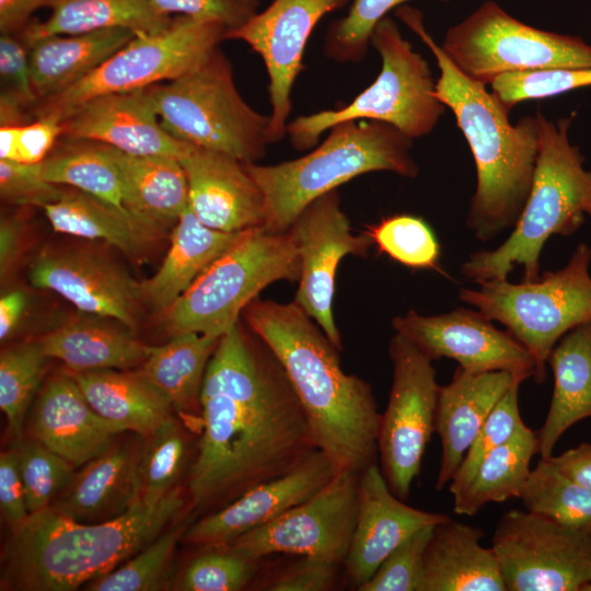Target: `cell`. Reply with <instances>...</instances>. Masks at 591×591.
<instances>
[{"label": "cell", "mask_w": 591, "mask_h": 591, "mask_svg": "<svg viewBox=\"0 0 591 591\" xmlns=\"http://www.w3.org/2000/svg\"><path fill=\"white\" fill-rule=\"evenodd\" d=\"M198 424L187 474L197 513L216 511L288 473L316 449L281 363L241 320L220 337L208 363Z\"/></svg>", "instance_id": "cell-1"}, {"label": "cell", "mask_w": 591, "mask_h": 591, "mask_svg": "<svg viewBox=\"0 0 591 591\" xmlns=\"http://www.w3.org/2000/svg\"><path fill=\"white\" fill-rule=\"evenodd\" d=\"M245 324L281 363L303 407L314 442L336 473L378 463L381 413L372 386L344 372L339 349L296 302L254 299Z\"/></svg>", "instance_id": "cell-2"}, {"label": "cell", "mask_w": 591, "mask_h": 591, "mask_svg": "<svg viewBox=\"0 0 591 591\" xmlns=\"http://www.w3.org/2000/svg\"><path fill=\"white\" fill-rule=\"evenodd\" d=\"M395 15L430 49L438 68L436 97L455 116L477 175L466 225L482 241L513 228L531 190L538 154V116L515 125L487 85L460 71L424 25L422 13L401 5Z\"/></svg>", "instance_id": "cell-3"}, {"label": "cell", "mask_w": 591, "mask_h": 591, "mask_svg": "<svg viewBox=\"0 0 591 591\" xmlns=\"http://www.w3.org/2000/svg\"><path fill=\"white\" fill-rule=\"evenodd\" d=\"M182 487L155 505L139 501L99 523L69 519L50 507L31 513L1 553V590L73 591L111 572L185 512Z\"/></svg>", "instance_id": "cell-4"}, {"label": "cell", "mask_w": 591, "mask_h": 591, "mask_svg": "<svg viewBox=\"0 0 591 591\" xmlns=\"http://www.w3.org/2000/svg\"><path fill=\"white\" fill-rule=\"evenodd\" d=\"M538 116V154L526 202L509 237L497 248L470 256L461 271L475 283L508 278L515 265L522 280H536L540 255L555 235L573 234L591 218V172L579 147L570 142L575 113L556 121Z\"/></svg>", "instance_id": "cell-5"}, {"label": "cell", "mask_w": 591, "mask_h": 591, "mask_svg": "<svg viewBox=\"0 0 591 591\" xmlns=\"http://www.w3.org/2000/svg\"><path fill=\"white\" fill-rule=\"evenodd\" d=\"M324 141L294 160L262 165L244 162L263 192L267 230L286 232L313 200L371 172L387 171L415 178L413 139L379 120H347L327 130Z\"/></svg>", "instance_id": "cell-6"}, {"label": "cell", "mask_w": 591, "mask_h": 591, "mask_svg": "<svg viewBox=\"0 0 591 591\" xmlns=\"http://www.w3.org/2000/svg\"><path fill=\"white\" fill-rule=\"evenodd\" d=\"M300 275V256L288 231L246 230L161 312L162 324L172 336L221 337L263 289L280 280L299 281Z\"/></svg>", "instance_id": "cell-7"}, {"label": "cell", "mask_w": 591, "mask_h": 591, "mask_svg": "<svg viewBox=\"0 0 591 591\" xmlns=\"http://www.w3.org/2000/svg\"><path fill=\"white\" fill-rule=\"evenodd\" d=\"M148 88L163 128L177 140L242 162L260 160L271 144L269 115L241 96L219 47L182 77Z\"/></svg>", "instance_id": "cell-8"}, {"label": "cell", "mask_w": 591, "mask_h": 591, "mask_svg": "<svg viewBox=\"0 0 591 591\" xmlns=\"http://www.w3.org/2000/svg\"><path fill=\"white\" fill-rule=\"evenodd\" d=\"M370 44L382 61L376 79L345 106L289 121L286 135L296 150L314 148L325 131L347 120L383 121L413 140L436 128L445 106L434 95L436 82L428 62L389 16L376 24Z\"/></svg>", "instance_id": "cell-9"}, {"label": "cell", "mask_w": 591, "mask_h": 591, "mask_svg": "<svg viewBox=\"0 0 591 591\" xmlns=\"http://www.w3.org/2000/svg\"><path fill=\"white\" fill-rule=\"evenodd\" d=\"M590 263L591 248L580 243L565 267L544 271L536 280L493 279L477 283V289H461L459 298L507 327L534 358L533 378L543 383L558 340L591 322Z\"/></svg>", "instance_id": "cell-10"}, {"label": "cell", "mask_w": 591, "mask_h": 591, "mask_svg": "<svg viewBox=\"0 0 591 591\" xmlns=\"http://www.w3.org/2000/svg\"><path fill=\"white\" fill-rule=\"evenodd\" d=\"M227 33L228 28L216 21L173 16L164 30L136 35L85 78L38 101L32 115L34 119L50 116L60 120L93 97L175 80L202 62L227 39Z\"/></svg>", "instance_id": "cell-11"}, {"label": "cell", "mask_w": 591, "mask_h": 591, "mask_svg": "<svg viewBox=\"0 0 591 591\" xmlns=\"http://www.w3.org/2000/svg\"><path fill=\"white\" fill-rule=\"evenodd\" d=\"M440 46L485 85L505 73L591 67V45L582 38L528 25L493 0L449 27Z\"/></svg>", "instance_id": "cell-12"}, {"label": "cell", "mask_w": 591, "mask_h": 591, "mask_svg": "<svg viewBox=\"0 0 591 591\" xmlns=\"http://www.w3.org/2000/svg\"><path fill=\"white\" fill-rule=\"evenodd\" d=\"M389 355L392 386L381 414L378 451L390 489L406 501L434 432L440 385L432 360L401 335L391 338Z\"/></svg>", "instance_id": "cell-13"}, {"label": "cell", "mask_w": 591, "mask_h": 591, "mask_svg": "<svg viewBox=\"0 0 591 591\" xmlns=\"http://www.w3.org/2000/svg\"><path fill=\"white\" fill-rule=\"evenodd\" d=\"M491 542L507 591H581L591 580L589 531L513 509Z\"/></svg>", "instance_id": "cell-14"}, {"label": "cell", "mask_w": 591, "mask_h": 591, "mask_svg": "<svg viewBox=\"0 0 591 591\" xmlns=\"http://www.w3.org/2000/svg\"><path fill=\"white\" fill-rule=\"evenodd\" d=\"M358 482L359 473H337L305 501L227 546L257 560L289 554L344 565L357 522Z\"/></svg>", "instance_id": "cell-15"}, {"label": "cell", "mask_w": 591, "mask_h": 591, "mask_svg": "<svg viewBox=\"0 0 591 591\" xmlns=\"http://www.w3.org/2000/svg\"><path fill=\"white\" fill-rule=\"evenodd\" d=\"M299 253L301 275L296 301L341 349V337L333 314L335 278L347 255H364L373 244L364 233L355 235L341 209L337 189L310 202L287 230Z\"/></svg>", "instance_id": "cell-16"}, {"label": "cell", "mask_w": 591, "mask_h": 591, "mask_svg": "<svg viewBox=\"0 0 591 591\" xmlns=\"http://www.w3.org/2000/svg\"><path fill=\"white\" fill-rule=\"evenodd\" d=\"M349 1L273 0L244 25L227 33V39L246 43L263 59L271 106V143L286 136L292 108L291 92L303 69L305 47L316 24Z\"/></svg>", "instance_id": "cell-17"}, {"label": "cell", "mask_w": 591, "mask_h": 591, "mask_svg": "<svg viewBox=\"0 0 591 591\" xmlns=\"http://www.w3.org/2000/svg\"><path fill=\"white\" fill-rule=\"evenodd\" d=\"M30 280L83 313L118 322L132 332L139 325L144 305L140 281L101 250L90 245L47 246L32 263Z\"/></svg>", "instance_id": "cell-18"}, {"label": "cell", "mask_w": 591, "mask_h": 591, "mask_svg": "<svg viewBox=\"0 0 591 591\" xmlns=\"http://www.w3.org/2000/svg\"><path fill=\"white\" fill-rule=\"evenodd\" d=\"M392 326L431 360L452 359L471 372L508 371L523 381L535 374L529 350L479 311L457 309L425 316L410 310L394 317Z\"/></svg>", "instance_id": "cell-19"}, {"label": "cell", "mask_w": 591, "mask_h": 591, "mask_svg": "<svg viewBox=\"0 0 591 591\" xmlns=\"http://www.w3.org/2000/svg\"><path fill=\"white\" fill-rule=\"evenodd\" d=\"M336 474L332 462L316 448L288 473L251 488L190 523L182 540L202 548L227 546L305 501Z\"/></svg>", "instance_id": "cell-20"}, {"label": "cell", "mask_w": 591, "mask_h": 591, "mask_svg": "<svg viewBox=\"0 0 591 591\" xmlns=\"http://www.w3.org/2000/svg\"><path fill=\"white\" fill-rule=\"evenodd\" d=\"M62 137L99 141L134 155L181 160L192 144L162 126L149 88L93 97L60 119Z\"/></svg>", "instance_id": "cell-21"}, {"label": "cell", "mask_w": 591, "mask_h": 591, "mask_svg": "<svg viewBox=\"0 0 591 591\" xmlns=\"http://www.w3.org/2000/svg\"><path fill=\"white\" fill-rule=\"evenodd\" d=\"M448 518L406 505L392 493L378 463L366 467L359 474L357 522L343 565L348 582L358 590L401 543Z\"/></svg>", "instance_id": "cell-22"}, {"label": "cell", "mask_w": 591, "mask_h": 591, "mask_svg": "<svg viewBox=\"0 0 591 591\" xmlns=\"http://www.w3.org/2000/svg\"><path fill=\"white\" fill-rule=\"evenodd\" d=\"M179 162L188 184V207L202 224L222 232L265 227V198L244 162L195 146Z\"/></svg>", "instance_id": "cell-23"}, {"label": "cell", "mask_w": 591, "mask_h": 591, "mask_svg": "<svg viewBox=\"0 0 591 591\" xmlns=\"http://www.w3.org/2000/svg\"><path fill=\"white\" fill-rule=\"evenodd\" d=\"M27 419V437L76 468L107 451L121 434L93 410L67 369L44 383Z\"/></svg>", "instance_id": "cell-24"}, {"label": "cell", "mask_w": 591, "mask_h": 591, "mask_svg": "<svg viewBox=\"0 0 591 591\" xmlns=\"http://www.w3.org/2000/svg\"><path fill=\"white\" fill-rule=\"evenodd\" d=\"M142 437L116 440L101 455L74 471L50 503L58 513L83 523L116 519L140 501Z\"/></svg>", "instance_id": "cell-25"}, {"label": "cell", "mask_w": 591, "mask_h": 591, "mask_svg": "<svg viewBox=\"0 0 591 591\" xmlns=\"http://www.w3.org/2000/svg\"><path fill=\"white\" fill-rule=\"evenodd\" d=\"M517 381L523 382L508 371L471 372L457 367L452 380L440 386L434 432L442 454L436 490L452 480L477 432Z\"/></svg>", "instance_id": "cell-26"}, {"label": "cell", "mask_w": 591, "mask_h": 591, "mask_svg": "<svg viewBox=\"0 0 591 591\" xmlns=\"http://www.w3.org/2000/svg\"><path fill=\"white\" fill-rule=\"evenodd\" d=\"M480 528L438 523L425 554L422 591H507L494 549L482 546Z\"/></svg>", "instance_id": "cell-27"}, {"label": "cell", "mask_w": 591, "mask_h": 591, "mask_svg": "<svg viewBox=\"0 0 591 591\" xmlns=\"http://www.w3.org/2000/svg\"><path fill=\"white\" fill-rule=\"evenodd\" d=\"M42 209L56 232L104 242L136 262L143 260L165 232L125 208L71 187H63L60 197Z\"/></svg>", "instance_id": "cell-28"}, {"label": "cell", "mask_w": 591, "mask_h": 591, "mask_svg": "<svg viewBox=\"0 0 591 591\" xmlns=\"http://www.w3.org/2000/svg\"><path fill=\"white\" fill-rule=\"evenodd\" d=\"M70 373L93 410L121 433L146 437L174 418L170 399L139 369Z\"/></svg>", "instance_id": "cell-29"}, {"label": "cell", "mask_w": 591, "mask_h": 591, "mask_svg": "<svg viewBox=\"0 0 591 591\" xmlns=\"http://www.w3.org/2000/svg\"><path fill=\"white\" fill-rule=\"evenodd\" d=\"M202 224L189 207L173 225L167 253L157 273L140 281L143 304L161 313L243 233Z\"/></svg>", "instance_id": "cell-30"}, {"label": "cell", "mask_w": 591, "mask_h": 591, "mask_svg": "<svg viewBox=\"0 0 591 591\" xmlns=\"http://www.w3.org/2000/svg\"><path fill=\"white\" fill-rule=\"evenodd\" d=\"M547 363L554 374L549 409L538 438L542 459L553 455L560 437L576 422L591 417V322L565 334Z\"/></svg>", "instance_id": "cell-31"}, {"label": "cell", "mask_w": 591, "mask_h": 591, "mask_svg": "<svg viewBox=\"0 0 591 591\" xmlns=\"http://www.w3.org/2000/svg\"><path fill=\"white\" fill-rule=\"evenodd\" d=\"M135 36L130 30L117 27L53 35L31 44V79L37 102L85 78Z\"/></svg>", "instance_id": "cell-32"}, {"label": "cell", "mask_w": 591, "mask_h": 591, "mask_svg": "<svg viewBox=\"0 0 591 591\" xmlns=\"http://www.w3.org/2000/svg\"><path fill=\"white\" fill-rule=\"evenodd\" d=\"M102 318L73 321L36 340L47 358L58 359L71 372L140 367L152 346L136 338L125 325Z\"/></svg>", "instance_id": "cell-33"}, {"label": "cell", "mask_w": 591, "mask_h": 591, "mask_svg": "<svg viewBox=\"0 0 591 591\" xmlns=\"http://www.w3.org/2000/svg\"><path fill=\"white\" fill-rule=\"evenodd\" d=\"M121 182L123 205L158 228L174 225L188 207V184L178 159L134 155L114 148Z\"/></svg>", "instance_id": "cell-34"}, {"label": "cell", "mask_w": 591, "mask_h": 591, "mask_svg": "<svg viewBox=\"0 0 591 591\" xmlns=\"http://www.w3.org/2000/svg\"><path fill=\"white\" fill-rule=\"evenodd\" d=\"M50 15L30 21L19 33L27 45L53 35H73L106 28H127L136 35L164 30L172 16L159 11L151 0H46Z\"/></svg>", "instance_id": "cell-35"}, {"label": "cell", "mask_w": 591, "mask_h": 591, "mask_svg": "<svg viewBox=\"0 0 591 591\" xmlns=\"http://www.w3.org/2000/svg\"><path fill=\"white\" fill-rule=\"evenodd\" d=\"M219 339L194 332L173 335L167 343L152 346L139 367L184 418L199 420L202 383Z\"/></svg>", "instance_id": "cell-36"}, {"label": "cell", "mask_w": 591, "mask_h": 591, "mask_svg": "<svg viewBox=\"0 0 591 591\" xmlns=\"http://www.w3.org/2000/svg\"><path fill=\"white\" fill-rule=\"evenodd\" d=\"M538 453L537 433L521 426L506 442L488 453L464 488L453 496V512L474 515L489 502L519 498Z\"/></svg>", "instance_id": "cell-37"}, {"label": "cell", "mask_w": 591, "mask_h": 591, "mask_svg": "<svg viewBox=\"0 0 591 591\" xmlns=\"http://www.w3.org/2000/svg\"><path fill=\"white\" fill-rule=\"evenodd\" d=\"M42 175L49 183L76 188L125 208L112 146L61 136L42 162Z\"/></svg>", "instance_id": "cell-38"}, {"label": "cell", "mask_w": 591, "mask_h": 591, "mask_svg": "<svg viewBox=\"0 0 591 591\" xmlns=\"http://www.w3.org/2000/svg\"><path fill=\"white\" fill-rule=\"evenodd\" d=\"M530 512L563 525L591 532V488L540 459L519 497Z\"/></svg>", "instance_id": "cell-39"}, {"label": "cell", "mask_w": 591, "mask_h": 591, "mask_svg": "<svg viewBox=\"0 0 591 591\" xmlns=\"http://www.w3.org/2000/svg\"><path fill=\"white\" fill-rule=\"evenodd\" d=\"M190 512L177 519L142 549L111 572L85 584L88 591H158L165 589L176 546L192 523Z\"/></svg>", "instance_id": "cell-40"}, {"label": "cell", "mask_w": 591, "mask_h": 591, "mask_svg": "<svg viewBox=\"0 0 591 591\" xmlns=\"http://www.w3.org/2000/svg\"><path fill=\"white\" fill-rule=\"evenodd\" d=\"M46 359L36 339L1 350L0 408L13 442L23 438L24 424L39 390Z\"/></svg>", "instance_id": "cell-41"}, {"label": "cell", "mask_w": 591, "mask_h": 591, "mask_svg": "<svg viewBox=\"0 0 591 591\" xmlns=\"http://www.w3.org/2000/svg\"><path fill=\"white\" fill-rule=\"evenodd\" d=\"M188 456V434L175 417L142 437L140 501L155 505L178 487Z\"/></svg>", "instance_id": "cell-42"}, {"label": "cell", "mask_w": 591, "mask_h": 591, "mask_svg": "<svg viewBox=\"0 0 591 591\" xmlns=\"http://www.w3.org/2000/svg\"><path fill=\"white\" fill-rule=\"evenodd\" d=\"M378 251L413 268L434 270L447 276L439 265L440 244L429 224L420 217L393 215L368 225L363 231Z\"/></svg>", "instance_id": "cell-43"}, {"label": "cell", "mask_w": 591, "mask_h": 591, "mask_svg": "<svg viewBox=\"0 0 591 591\" xmlns=\"http://www.w3.org/2000/svg\"><path fill=\"white\" fill-rule=\"evenodd\" d=\"M20 476L30 514L50 506L71 479L76 467L36 440L14 441Z\"/></svg>", "instance_id": "cell-44"}, {"label": "cell", "mask_w": 591, "mask_h": 591, "mask_svg": "<svg viewBox=\"0 0 591 591\" xmlns=\"http://www.w3.org/2000/svg\"><path fill=\"white\" fill-rule=\"evenodd\" d=\"M409 0H354L348 13L333 22L325 34L323 51L337 62H360L368 53L371 34L386 14ZM448 2L451 0H438Z\"/></svg>", "instance_id": "cell-45"}, {"label": "cell", "mask_w": 591, "mask_h": 591, "mask_svg": "<svg viewBox=\"0 0 591 591\" xmlns=\"http://www.w3.org/2000/svg\"><path fill=\"white\" fill-rule=\"evenodd\" d=\"M185 567L175 590L240 591L254 578L259 560L247 558L228 546L209 547Z\"/></svg>", "instance_id": "cell-46"}, {"label": "cell", "mask_w": 591, "mask_h": 591, "mask_svg": "<svg viewBox=\"0 0 591 591\" xmlns=\"http://www.w3.org/2000/svg\"><path fill=\"white\" fill-rule=\"evenodd\" d=\"M489 85L494 96L510 112L521 102L591 86V67L505 73Z\"/></svg>", "instance_id": "cell-47"}, {"label": "cell", "mask_w": 591, "mask_h": 591, "mask_svg": "<svg viewBox=\"0 0 591 591\" xmlns=\"http://www.w3.org/2000/svg\"><path fill=\"white\" fill-rule=\"evenodd\" d=\"M521 383L517 381L512 384L477 432L450 482L449 490L452 496L464 488L488 453L510 439L524 425L520 416L518 399Z\"/></svg>", "instance_id": "cell-48"}, {"label": "cell", "mask_w": 591, "mask_h": 591, "mask_svg": "<svg viewBox=\"0 0 591 591\" xmlns=\"http://www.w3.org/2000/svg\"><path fill=\"white\" fill-rule=\"evenodd\" d=\"M433 528L425 526L401 543L358 591H422L425 554Z\"/></svg>", "instance_id": "cell-49"}, {"label": "cell", "mask_w": 591, "mask_h": 591, "mask_svg": "<svg viewBox=\"0 0 591 591\" xmlns=\"http://www.w3.org/2000/svg\"><path fill=\"white\" fill-rule=\"evenodd\" d=\"M62 189L43 177L42 163L0 159V196L5 202L42 208L57 200Z\"/></svg>", "instance_id": "cell-50"}, {"label": "cell", "mask_w": 591, "mask_h": 591, "mask_svg": "<svg viewBox=\"0 0 591 591\" xmlns=\"http://www.w3.org/2000/svg\"><path fill=\"white\" fill-rule=\"evenodd\" d=\"M164 14L186 15L223 24L228 32L244 25L259 10L260 0H151Z\"/></svg>", "instance_id": "cell-51"}, {"label": "cell", "mask_w": 591, "mask_h": 591, "mask_svg": "<svg viewBox=\"0 0 591 591\" xmlns=\"http://www.w3.org/2000/svg\"><path fill=\"white\" fill-rule=\"evenodd\" d=\"M340 564L331 560L300 556L265 583L269 591H328L335 586Z\"/></svg>", "instance_id": "cell-52"}, {"label": "cell", "mask_w": 591, "mask_h": 591, "mask_svg": "<svg viewBox=\"0 0 591 591\" xmlns=\"http://www.w3.org/2000/svg\"><path fill=\"white\" fill-rule=\"evenodd\" d=\"M0 76L4 85L1 92L13 95L32 109L37 97L32 85L28 47L19 34H1Z\"/></svg>", "instance_id": "cell-53"}, {"label": "cell", "mask_w": 591, "mask_h": 591, "mask_svg": "<svg viewBox=\"0 0 591 591\" xmlns=\"http://www.w3.org/2000/svg\"><path fill=\"white\" fill-rule=\"evenodd\" d=\"M0 512L11 532L30 515L13 445L0 454Z\"/></svg>", "instance_id": "cell-54"}, {"label": "cell", "mask_w": 591, "mask_h": 591, "mask_svg": "<svg viewBox=\"0 0 591 591\" xmlns=\"http://www.w3.org/2000/svg\"><path fill=\"white\" fill-rule=\"evenodd\" d=\"M62 135L60 120L42 116L16 126L15 158L12 161L42 163Z\"/></svg>", "instance_id": "cell-55"}, {"label": "cell", "mask_w": 591, "mask_h": 591, "mask_svg": "<svg viewBox=\"0 0 591 591\" xmlns=\"http://www.w3.org/2000/svg\"><path fill=\"white\" fill-rule=\"evenodd\" d=\"M23 221L13 216H3L0 223V276L3 280L14 268L22 251Z\"/></svg>", "instance_id": "cell-56"}, {"label": "cell", "mask_w": 591, "mask_h": 591, "mask_svg": "<svg viewBox=\"0 0 591 591\" xmlns=\"http://www.w3.org/2000/svg\"><path fill=\"white\" fill-rule=\"evenodd\" d=\"M548 459L565 475L591 488V443H581Z\"/></svg>", "instance_id": "cell-57"}, {"label": "cell", "mask_w": 591, "mask_h": 591, "mask_svg": "<svg viewBox=\"0 0 591 591\" xmlns=\"http://www.w3.org/2000/svg\"><path fill=\"white\" fill-rule=\"evenodd\" d=\"M46 0H0L1 34H19L31 21V15Z\"/></svg>", "instance_id": "cell-58"}, {"label": "cell", "mask_w": 591, "mask_h": 591, "mask_svg": "<svg viewBox=\"0 0 591 591\" xmlns=\"http://www.w3.org/2000/svg\"><path fill=\"white\" fill-rule=\"evenodd\" d=\"M27 308V296L22 290H11L0 299V339L4 343L16 332Z\"/></svg>", "instance_id": "cell-59"}, {"label": "cell", "mask_w": 591, "mask_h": 591, "mask_svg": "<svg viewBox=\"0 0 591 591\" xmlns=\"http://www.w3.org/2000/svg\"><path fill=\"white\" fill-rule=\"evenodd\" d=\"M16 126H0V159L14 160Z\"/></svg>", "instance_id": "cell-60"}, {"label": "cell", "mask_w": 591, "mask_h": 591, "mask_svg": "<svg viewBox=\"0 0 591 591\" xmlns=\"http://www.w3.org/2000/svg\"><path fill=\"white\" fill-rule=\"evenodd\" d=\"M581 591H591V580L583 586Z\"/></svg>", "instance_id": "cell-61"}]
</instances>
